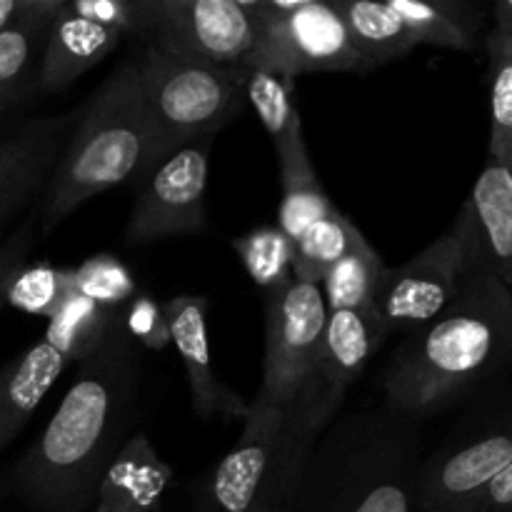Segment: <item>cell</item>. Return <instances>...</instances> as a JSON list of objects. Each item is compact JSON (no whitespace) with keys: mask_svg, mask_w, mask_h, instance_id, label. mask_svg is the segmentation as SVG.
Wrapping results in <instances>:
<instances>
[{"mask_svg":"<svg viewBox=\"0 0 512 512\" xmlns=\"http://www.w3.org/2000/svg\"><path fill=\"white\" fill-rule=\"evenodd\" d=\"M140 358L123 328L78 363L43 433L20 455L8 485L33 512H88L100 478L135 418Z\"/></svg>","mask_w":512,"mask_h":512,"instance_id":"1","label":"cell"},{"mask_svg":"<svg viewBox=\"0 0 512 512\" xmlns=\"http://www.w3.org/2000/svg\"><path fill=\"white\" fill-rule=\"evenodd\" d=\"M493 20V33L512 38V0H498V3L493 5Z\"/></svg>","mask_w":512,"mask_h":512,"instance_id":"37","label":"cell"},{"mask_svg":"<svg viewBox=\"0 0 512 512\" xmlns=\"http://www.w3.org/2000/svg\"><path fill=\"white\" fill-rule=\"evenodd\" d=\"M135 63L153 135V168L185 143L218 133L248 103L245 68L195 63L153 43L143 45Z\"/></svg>","mask_w":512,"mask_h":512,"instance_id":"5","label":"cell"},{"mask_svg":"<svg viewBox=\"0 0 512 512\" xmlns=\"http://www.w3.org/2000/svg\"><path fill=\"white\" fill-rule=\"evenodd\" d=\"M170 328V343L183 360L188 375L190 405L200 420L225 418L245 420L250 403L220 383L213 368L208 335V298L203 295H175L163 305Z\"/></svg>","mask_w":512,"mask_h":512,"instance_id":"14","label":"cell"},{"mask_svg":"<svg viewBox=\"0 0 512 512\" xmlns=\"http://www.w3.org/2000/svg\"><path fill=\"white\" fill-rule=\"evenodd\" d=\"M38 228L40 208H33L28 218L0 243V308L5 305V295H8L13 278L25 268V260H28L35 240H38Z\"/></svg>","mask_w":512,"mask_h":512,"instance_id":"34","label":"cell"},{"mask_svg":"<svg viewBox=\"0 0 512 512\" xmlns=\"http://www.w3.org/2000/svg\"><path fill=\"white\" fill-rule=\"evenodd\" d=\"M123 328L120 310L103 308L80 293H68L45 328V343L68 363H83Z\"/></svg>","mask_w":512,"mask_h":512,"instance_id":"22","label":"cell"},{"mask_svg":"<svg viewBox=\"0 0 512 512\" xmlns=\"http://www.w3.org/2000/svg\"><path fill=\"white\" fill-rule=\"evenodd\" d=\"M308 458L295 453L285 413L250 403L235 448L218 463L195 512H250L260 503L293 505Z\"/></svg>","mask_w":512,"mask_h":512,"instance_id":"7","label":"cell"},{"mask_svg":"<svg viewBox=\"0 0 512 512\" xmlns=\"http://www.w3.org/2000/svg\"><path fill=\"white\" fill-rule=\"evenodd\" d=\"M150 168L153 135L138 63L128 58L100 83L75 120L40 203V235L53 233L98 193L148 175Z\"/></svg>","mask_w":512,"mask_h":512,"instance_id":"4","label":"cell"},{"mask_svg":"<svg viewBox=\"0 0 512 512\" xmlns=\"http://www.w3.org/2000/svg\"><path fill=\"white\" fill-rule=\"evenodd\" d=\"M335 8L343 15L350 43L363 55L370 68L405 58L415 48L405 30L403 20L388 3L375 0H335Z\"/></svg>","mask_w":512,"mask_h":512,"instance_id":"23","label":"cell"},{"mask_svg":"<svg viewBox=\"0 0 512 512\" xmlns=\"http://www.w3.org/2000/svg\"><path fill=\"white\" fill-rule=\"evenodd\" d=\"M13 105H15V100L10 98V95H5L3 90H0V118H3V115L8 113V110L13 108Z\"/></svg>","mask_w":512,"mask_h":512,"instance_id":"39","label":"cell"},{"mask_svg":"<svg viewBox=\"0 0 512 512\" xmlns=\"http://www.w3.org/2000/svg\"><path fill=\"white\" fill-rule=\"evenodd\" d=\"M385 278H388V268L383 258L375 253L373 245L363 243L325 273L320 283L325 308L328 313L375 308Z\"/></svg>","mask_w":512,"mask_h":512,"instance_id":"26","label":"cell"},{"mask_svg":"<svg viewBox=\"0 0 512 512\" xmlns=\"http://www.w3.org/2000/svg\"><path fill=\"white\" fill-rule=\"evenodd\" d=\"M213 138L215 135H205L185 143L145 175L125 228L128 243H153L175 235H193L208 225L205 190Z\"/></svg>","mask_w":512,"mask_h":512,"instance_id":"12","label":"cell"},{"mask_svg":"<svg viewBox=\"0 0 512 512\" xmlns=\"http://www.w3.org/2000/svg\"><path fill=\"white\" fill-rule=\"evenodd\" d=\"M490 60V158L512 163V38H485Z\"/></svg>","mask_w":512,"mask_h":512,"instance_id":"29","label":"cell"},{"mask_svg":"<svg viewBox=\"0 0 512 512\" xmlns=\"http://www.w3.org/2000/svg\"><path fill=\"white\" fill-rule=\"evenodd\" d=\"M123 330L128 333V338L138 340L148 350H163L165 345H170V328L163 305H158L148 295H138L130 300L123 318Z\"/></svg>","mask_w":512,"mask_h":512,"instance_id":"33","label":"cell"},{"mask_svg":"<svg viewBox=\"0 0 512 512\" xmlns=\"http://www.w3.org/2000/svg\"><path fill=\"white\" fill-rule=\"evenodd\" d=\"M35 0H0V30L8 28L13 20L28 13Z\"/></svg>","mask_w":512,"mask_h":512,"instance_id":"36","label":"cell"},{"mask_svg":"<svg viewBox=\"0 0 512 512\" xmlns=\"http://www.w3.org/2000/svg\"><path fill=\"white\" fill-rule=\"evenodd\" d=\"M255 285L273 293L293 280V240L280 228H258L233 240Z\"/></svg>","mask_w":512,"mask_h":512,"instance_id":"28","label":"cell"},{"mask_svg":"<svg viewBox=\"0 0 512 512\" xmlns=\"http://www.w3.org/2000/svg\"><path fill=\"white\" fill-rule=\"evenodd\" d=\"M280 183H283V200L278 210V228L290 240H298L305 230L318 220L328 218L335 210L328 195L323 193L315 175L313 163L305 145L280 155Z\"/></svg>","mask_w":512,"mask_h":512,"instance_id":"24","label":"cell"},{"mask_svg":"<svg viewBox=\"0 0 512 512\" xmlns=\"http://www.w3.org/2000/svg\"><path fill=\"white\" fill-rule=\"evenodd\" d=\"M245 100L255 108L260 123L268 130L273 148L303 135V123L293 100V80L265 70H248Z\"/></svg>","mask_w":512,"mask_h":512,"instance_id":"27","label":"cell"},{"mask_svg":"<svg viewBox=\"0 0 512 512\" xmlns=\"http://www.w3.org/2000/svg\"><path fill=\"white\" fill-rule=\"evenodd\" d=\"M73 285L75 293L110 310H120L138 293L133 273L120 263V258L105 253L93 255L80 268H75Z\"/></svg>","mask_w":512,"mask_h":512,"instance_id":"31","label":"cell"},{"mask_svg":"<svg viewBox=\"0 0 512 512\" xmlns=\"http://www.w3.org/2000/svg\"><path fill=\"white\" fill-rule=\"evenodd\" d=\"M65 8L123 35H148V0H65Z\"/></svg>","mask_w":512,"mask_h":512,"instance_id":"32","label":"cell"},{"mask_svg":"<svg viewBox=\"0 0 512 512\" xmlns=\"http://www.w3.org/2000/svg\"><path fill=\"white\" fill-rule=\"evenodd\" d=\"M512 365V293L473 270L443 315L403 340L383 373L385 405L423 420Z\"/></svg>","mask_w":512,"mask_h":512,"instance_id":"2","label":"cell"},{"mask_svg":"<svg viewBox=\"0 0 512 512\" xmlns=\"http://www.w3.org/2000/svg\"><path fill=\"white\" fill-rule=\"evenodd\" d=\"M465 512H512V463L488 488L468 505Z\"/></svg>","mask_w":512,"mask_h":512,"instance_id":"35","label":"cell"},{"mask_svg":"<svg viewBox=\"0 0 512 512\" xmlns=\"http://www.w3.org/2000/svg\"><path fill=\"white\" fill-rule=\"evenodd\" d=\"M125 35L108 25L93 23L88 18L60 8L50 25L48 43H45L43 60H40L38 85L48 93H60L83 73L108 58L120 45Z\"/></svg>","mask_w":512,"mask_h":512,"instance_id":"18","label":"cell"},{"mask_svg":"<svg viewBox=\"0 0 512 512\" xmlns=\"http://www.w3.org/2000/svg\"><path fill=\"white\" fill-rule=\"evenodd\" d=\"M73 270L53 268V265H25L10 283L5 303L28 315L53 318L68 293H73Z\"/></svg>","mask_w":512,"mask_h":512,"instance_id":"30","label":"cell"},{"mask_svg":"<svg viewBox=\"0 0 512 512\" xmlns=\"http://www.w3.org/2000/svg\"><path fill=\"white\" fill-rule=\"evenodd\" d=\"M420 420L380 408L340 415L313 445L293 512H415Z\"/></svg>","mask_w":512,"mask_h":512,"instance_id":"3","label":"cell"},{"mask_svg":"<svg viewBox=\"0 0 512 512\" xmlns=\"http://www.w3.org/2000/svg\"><path fill=\"white\" fill-rule=\"evenodd\" d=\"M473 273L460 220L400 268L388 270L375 310L388 333H415L448 310Z\"/></svg>","mask_w":512,"mask_h":512,"instance_id":"11","label":"cell"},{"mask_svg":"<svg viewBox=\"0 0 512 512\" xmlns=\"http://www.w3.org/2000/svg\"><path fill=\"white\" fill-rule=\"evenodd\" d=\"M385 335L388 330L375 308L328 313L313 380L298 405L285 415L288 438H293L300 450L313 453V445L338 418L345 393L363 375Z\"/></svg>","mask_w":512,"mask_h":512,"instance_id":"9","label":"cell"},{"mask_svg":"<svg viewBox=\"0 0 512 512\" xmlns=\"http://www.w3.org/2000/svg\"><path fill=\"white\" fill-rule=\"evenodd\" d=\"M250 512H293V505L290 503H260V505H255Z\"/></svg>","mask_w":512,"mask_h":512,"instance_id":"38","label":"cell"},{"mask_svg":"<svg viewBox=\"0 0 512 512\" xmlns=\"http://www.w3.org/2000/svg\"><path fill=\"white\" fill-rule=\"evenodd\" d=\"M65 365L68 360L40 340L0 370V453L28 425Z\"/></svg>","mask_w":512,"mask_h":512,"instance_id":"19","label":"cell"},{"mask_svg":"<svg viewBox=\"0 0 512 512\" xmlns=\"http://www.w3.org/2000/svg\"><path fill=\"white\" fill-rule=\"evenodd\" d=\"M258 38L245 70H265L285 80L305 73H368L350 43L335 3L318 0H255Z\"/></svg>","mask_w":512,"mask_h":512,"instance_id":"6","label":"cell"},{"mask_svg":"<svg viewBox=\"0 0 512 512\" xmlns=\"http://www.w3.org/2000/svg\"><path fill=\"white\" fill-rule=\"evenodd\" d=\"M403 20L413 45H435L448 50H475L480 40L478 10L460 0H388Z\"/></svg>","mask_w":512,"mask_h":512,"instance_id":"21","label":"cell"},{"mask_svg":"<svg viewBox=\"0 0 512 512\" xmlns=\"http://www.w3.org/2000/svg\"><path fill=\"white\" fill-rule=\"evenodd\" d=\"M175 483V470L155 453L145 433L130 435L105 468L95 512H158Z\"/></svg>","mask_w":512,"mask_h":512,"instance_id":"17","label":"cell"},{"mask_svg":"<svg viewBox=\"0 0 512 512\" xmlns=\"http://www.w3.org/2000/svg\"><path fill=\"white\" fill-rule=\"evenodd\" d=\"M328 308L320 285L293 278L265 298V368L253 405L288 415L313 380Z\"/></svg>","mask_w":512,"mask_h":512,"instance_id":"8","label":"cell"},{"mask_svg":"<svg viewBox=\"0 0 512 512\" xmlns=\"http://www.w3.org/2000/svg\"><path fill=\"white\" fill-rule=\"evenodd\" d=\"M458 220L468 238L473 270L512 285V163L488 158Z\"/></svg>","mask_w":512,"mask_h":512,"instance_id":"16","label":"cell"},{"mask_svg":"<svg viewBox=\"0 0 512 512\" xmlns=\"http://www.w3.org/2000/svg\"><path fill=\"white\" fill-rule=\"evenodd\" d=\"M73 115L33 118L0 140V230L48 188L70 138Z\"/></svg>","mask_w":512,"mask_h":512,"instance_id":"15","label":"cell"},{"mask_svg":"<svg viewBox=\"0 0 512 512\" xmlns=\"http://www.w3.org/2000/svg\"><path fill=\"white\" fill-rule=\"evenodd\" d=\"M368 240L338 208L293 240V278L320 285L338 260Z\"/></svg>","mask_w":512,"mask_h":512,"instance_id":"25","label":"cell"},{"mask_svg":"<svg viewBox=\"0 0 512 512\" xmlns=\"http://www.w3.org/2000/svg\"><path fill=\"white\" fill-rule=\"evenodd\" d=\"M255 38V0H148L145 43L185 60L243 68Z\"/></svg>","mask_w":512,"mask_h":512,"instance_id":"10","label":"cell"},{"mask_svg":"<svg viewBox=\"0 0 512 512\" xmlns=\"http://www.w3.org/2000/svg\"><path fill=\"white\" fill-rule=\"evenodd\" d=\"M510 293H512V285H510Z\"/></svg>","mask_w":512,"mask_h":512,"instance_id":"40","label":"cell"},{"mask_svg":"<svg viewBox=\"0 0 512 512\" xmlns=\"http://www.w3.org/2000/svg\"><path fill=\"white\" fill-rule=\"evenodd\" d=\"M65 0H35L33 8L0 30V90L18 103L38 85L50 25Z\"/></svg>","mask_w":512,"mask_h":512,"instance_id":"20","label":"cell"},{"mask_svg":"<svg viewBox=\"0 0 512 512\" xmlns=\"http://www.w3.org/2000/svg\"><path fill=\"white\" fill-rule=\"evenodd\" d=\"M512 463V413L473 438L445 445L423 460L418 475L420 512H465Z\"/></svg>","mask_w":512,"mask_h":512,"instance_id":"13","label":"cell"}]
</instances>
